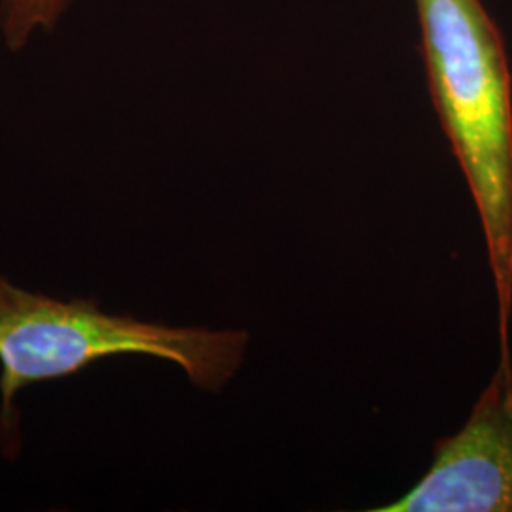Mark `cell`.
<instances>
[{"mask_svg": "<svg viewBox=\"0 0 512 512\" xmlns=\"http://www.w3.org/2000/svg\"><path fill=\"white\" fill-rule=\"evenodd\" d=\"M372 512H512L511 359H501L467 423L437 442L427 475Z\"/></svg>", "mask_w": 512, "mask_h": 512, "instance_id": "3", "label": "cell"}, {"mask_svg": "<svg viewBox=\"0 0 512 512\" xmlns=\"http://www.w3.org/2000/svg\"><path fill=\"white\" fill-rule=\"evenodd\" d=\"M241 330L167 327L112 315L93 300L25 291L0 275V450L19 452L16 397L27 385L78 374L116 355H148L181 366L205 391L228 384L245 357Z\"/></svg>", "mask_w": 512, "mask_h": 512, "instance_id": "2", "label": "cell"}, {"mask_svg": "<svg viewBox=\"0 0 512 512\" xmlns=\"http://www.w3.org/2000/svg\"><path fill=\"white\" fill-rule=\"evenodd\" d=\"M429 93L473 196L494 277L501 357L512 311V80L482 0H414Z\"/></svg>", "mask_w": 512, "mask_h": 512, "instance_id": "1", "label": "cell"}, {"mask_svg": "<svg viewBox=\"0 0 512 512\" xmlns=\"http://www.w3.org/2000/svg\"><path fill=\"white\" fill-rule=\"evenodd\" d=\"M71 0H0V35L8 50H23L37 33L54 31Z\"/></svg>", "mask_w": 512, "mask_h": 512, "instance_id": "4", "label": "cell"}]
</instances>
